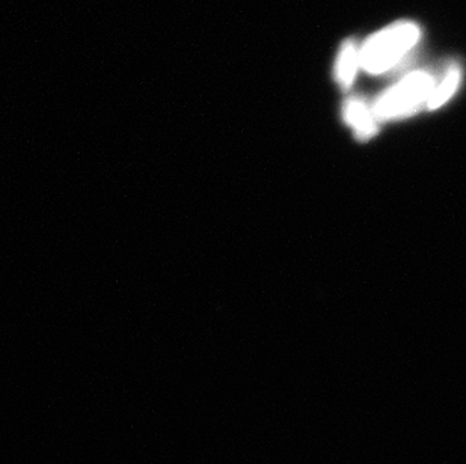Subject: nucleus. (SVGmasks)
Instances as JSON below:
<instances>
[{
  "instance_id": "nucleus-1",
  "label": "nucleus",
  "mask_w": 466,
  "mask_h": 464,
  "mask_svg": "<svg viewBox=\"0 0 466 464\" xmlns=\"http://www.w3.org/2000/svg\"><path fill=\"white\" fill-rule=\"evenodd\" d=\"M420 40V27L414 23H396L371 36L360 52L362 68L371 75L391 70Z\"/></svg>"
},
{
  "instance_id": "nucleus-2",
  "label": "nucleus",
  "mask_w": 466,
  "mask_h": 464,
  "mask_svg": "<svg viewBox=\"0 0 466 464\" xmlns=\"http://www.w3.org/2000/svg\"><path fill=\"white\" fill-rule=\"evenodd\" d=\"M435 89V77L426 71H417L390 89L374 105L376 119L403 118L421 109L429 103Z\"/></svg>"
},
{
  "instance_id": "nucleus-3",
  "label": "nucleus",
  "mask_w": 466,
  "mask_h": 464,
  "mask_svg": "<svg viewBox=\"0 0 466 464\" xmlns=\"http://www.w3.org/2000/svg\"><path fill=\"white\" fill-rule=\"evenodd\" d=\"M344 118L348 121L360 139H369L378 132V119L373 109H370L361 98H349L344 105Z\"/></svg>"
},
{
  "instance_id": "nucleus-4",
  "label": "nucleus",
  "mask_w": 466,
  "mask_h": 464,
  "mask_svg": "<svg viewBox=\"0 0 466 464\" xmlns=\"http://www.w3.org/2000/svg\"><path fill=\"white\" fill-rule=\"evenodd\" d=\"M358 66H361V61H360L357 45H353L352 41H346L339 50V62H337V80L341 85V88H350L357 75Z\"/></svg>"
},
{
  "instance_id": "nucleus-5",
  "label": "nucleus",
  "mask_w": 466,
  "mask_h": 464,
  "mask_svg": "<svg viewBox=\"0 0 466 464\" xmlns=\"http://www.w3.org/2000/svg\"><path fill=\"white\" fill-rule=\"evenodd\" d=\"M461 77H462L461 68L456 66H451L449 73L444 76L442 82L433 89V94H431V100L427 103V107L433 110L438 109V107H441L442 105H445V103L450 100V96L456 93L459 82H461Z\"/></svg>"
}]
</instances>
